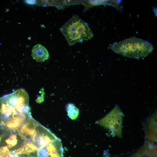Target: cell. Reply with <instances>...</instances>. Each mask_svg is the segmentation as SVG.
<instances>
[{"label": "cell", "instance_id": "obj_1", "mask_svg": "<svg viewBox=\"0 0 157 157\" xmlns=\"http://www.w3.org/2000/svg\"><path fill=\"white\" fill-rule=\"evenodd\" d=\"M29 96L21 89L0 97V128L18 131L31 116Z\"/></svg>", "mask_w": 157, "mask_h": 157}, {"label": "cell", "instance_id": "obj_2", "mask_svg": "<svg viewBox=\"0 0 157 157\" xmlns=\"http://www.w3.org/2000/svg\"><path fill=\"white\" fill-rule=\"evenodd\" d=\"M110 48L117 53L134 58L146 56L154 49L153 45L149 42L135 37L115 42Z\"/></svg>", "mask_w": 157, "mask_h": 157}, {"label": "cell", "instance_id": "obj_3", "mask_svg": "<svg viewBox=\"0 0 157 157\" xmlns=\"http://www.w3.org/2000/svg\"><path fill=\"white\" fill-rule=\"evenodd\" d=\"M60 30L69 46L90 40L94 36L88 24L77 15H73L67 21Z\"/></svg>", "mask_w": 157, "mask_h": 157}, {"label": "cell", "instance_id": "obj_4", "mask_svg": "<svg viewBox=\"0 0 157 157\" xmlns=\"http://www.w3.org/2000/svg\"><path fill=\"white\" fill-rule=\"evenodd\" d=\"M123 113L119 107L116 105L105 117L96 123L109 129L115 135L122 138Z\"/></svg>", "mask_w": 157, "mask_h": 157}, {"label": "cell", "instance_id": "obj_5", "mask_svg": "<svg viewBox=\"0 0 157 157\" xmlns=\"http://www.w3.org/2000/svg\"><path fill=\"white\" fill-rule=\"evenodd\" d=\"M27 140L19 132L0 128V149L15 153Z\"/></svg>", "mask_w": 157, "mask_h": 157}, {"label": "cell", "instance_id": "obj_6", "mask_svg": "<svg viewBox=\"0 0 157 157\" xmlns=\"http://www.w3.org/2000/svg\"><path fill=\"white\" fill-rule=\"evenodd\" d=\"M58 138L49 130L40 124L36 127L29 140L39 150Z\"/></svg>", "mask_w": 157, "mask_h": 157}, {"label": "cell", "instance_id": "obj_7", "mask_svg": "<svg viewBox=\"0 0 157 157\" xmlns=\"http://www.w3.org/2000/svg\"><path fill=\"white\" fill-rule=\"evenodd\" d=\"M63 149L61 140L58 138L39 150L37 157H63Z\"/></svg>", "mask_w": 157, "mask_h": 157}, {"label": "cell", "instance_id": "obj_8", "mask_svg": "<svg viewBox=\"0 0 157 157\" xmlns=\"http://www.w3.org/2000/svg\"><path fill=\"white\" fill-rule=\"evenodd\" d=\"M145 137L148 143L157 146V114H153L144 124Z\"/></svg>", "mask_w": 157, "mask_h": 157}, {"label": "cell", "instance_id": "obj_9", "mask_svg": "<svg viewBox=\"0 0 157 157\" xmlns=\"http://www.w3.org/2000/svg\"><path fill=\"white\" fill-rule=\"evenodd\" d=\"M39 124L31 117L21 126L19 133L26 140H29L36 127Z\"/></svg>", "mask_w": 157, "mask_h": 157}, {"label": "cell", "instance_id": "obj_10", "mask_svg": "<svg viewBox=\"0 0 157 157\" xmlns=\"http://www.w3.org/2000/svg\"><path fill=\"white\" fill-rule=\"evenodd\" d=\"M38 150L30 140L14 153L18 157H37Z\"/></svg>", "mask_w": 157, "mask_h": 157}, {"label": "cell", "instance_id": "obj_11", "mask_svg": "<svg viewBox=\"0 0 157 157\" xmlns=\"http://www.w3.org/2000/svg\"><path fill=\"white\" fill-rule=\"evenodd\" d=\"M129 157H157V146L146 142L140 149Z\"/></svg>", "mask_w": 157, "mask_h": 157}, {"label": "cell", "instance_id": "obj_12", "mask_svg": "<svg viewBox=\"0 0 157 157\" xmlns=\"http://www.w3.org/2000/svg\"><path fill=\"white\" fill-rule=\"evenodd\" d=\"M31 56L37 62H43L49 58V55L48 50L44 46L37 44L32 50Z\"/></svg>", "mask_w": 157, "mask_h": 157}, {"label": "cell", "instance_id": "obj_13", "mask_svg": "<svg viewBox=\"0 0 157 157\" xmlns=\"http://www.w3.org/2000/svg\"><path fill=\"white\" fill-rule=\"evenodd\" d=\"M66 110L69 117L72 120L76 119L78 117L79 110L74 104L70 103L66 106Z\"/></svg>", "mask_w": 157, "mask_h": 157}, {"label": "cell", "instance_id": "obj_14", "mask_svg": "<svg viewBox=\"0 0 157 157\" xmlns=\"http://www.w3.org/2000/svg\"><path fill=\"white\" fill-rule=\"evenodd\" d=\"M0 157H18L14 153L0 149Z\"/></svg>", "mask_w": 157, "mask_h": 157}, {"label": "cell", "instance_id": "obj_15", "mask_svg": "<svg viewBox=\"0 0 157 157\" xmlns=\"http://www.w3.org/2000/svg\"><path fill=\"white\" fill-rule=\"evenodd\" d=\"M26 2L28 3L31 4H34L35 2V1H33H33L32 0V1H31V0L28 1V0H27V1H26Z\"/></svg>", "mask_w": 157, "mask_h": 157}]
</instances>
